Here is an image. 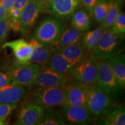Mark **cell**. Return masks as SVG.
Listing matches in <instances>:
<instances>
[{"mask_svg":"<svg viewBox=\"0 0 125 125\" xmlns=\"http://www.w3.org/2000/svg\"><path fill=\"white\" fill-rule=\"evenodd\" d=\"M98 123L105 125H125V109L124 104L114 103L100 115Z\"/></svg>","mask_w":125,"mask_h":125,"instance_id":"cell-14","label":"cell"},{"mask_svg":"<svg viewBox=\"0 0 125 125\" xmlns=\"http://www.w3.org/2000/svg\"><path fill=\"white\" fill-rule=\"evenodd\" d=\"M26 86L9 83L0 87V104H17L27 93Z\"/></svg>","mask_w":125,"mask_h":125,"instance_id":"cell-17","label":"cell"},{"mask_svg":"<svg viewBox=\"0 0 125 125\" xmlns=\"http://www.w3.org/2000/svg\"><path fill=\"white\" fill-rule=\"evenodd\" d=\"M10 24L8 17L0 20V43L5 40L10 30Z\"/></svg>","mask_w":125,"mask_h":125,"instance_id":"cell-29","label":"cell"},{"mask_svg":"<svg viewBox=\"0 0 125 125\" xmlns=\"http://www.w3.org/2000/svg\"><path fill=\"white\" fill-rule=\"evenodd\" d=\"M66 125L62 115L58 111L53 108L44 110L40 125Z\"/></svg>","mask_w":125,"mask_h":125,"instance_id":"cell-25","label":"cell"},{"mask_svg":"<svg viewBox=\"0 0 125 125\" xmlns=\"http://www.w3.org/2000/svg\"><path fill=\"white\" fill-rule=\"evenodd\" d=\"M104 27L101 25L93 30L88 31L83 34L82 36V43L89 52L93 51L104 31Z\"/></svg>","mask_w":125,"mask_h":125,"instance_id":"cell-24","label":"cell"},{"mask_svg":"<svg viewBox=\"0 0 125 125\" xmlns=\"http://www.w3.org/2000/svg\"><path fill=\"white\" fill-rule=\"evenodd\" d=\"M108 8V1L107 0H100L99 2L94 7L92 14L97 23H101L103 22L107 15Z\"/></svg>","mask_w":125,"mask_h":125,"instance_id":"cell-26","label":"cell"},{"mask_svg":"<svg viewBox=\"0 0 125 125\" xmlns=\"http://www.w3.org/2000/svg\"><path fill=\"white\" fill-rule=\"evenodd\" d=\"M121 1L119 0H111L108 1V8L105 19L101 23L104 29L111 27L121 10Z\"/></svg>","mask_w":125,"mask_h":125,"instance_id":"cell-23","label":"cell"},{"mask_svg":"<svg viewBox=\"0 0 125 125\" xmlns=\"http://www.w3.org/2000/svg\"><path fill=\"white\" fill-rule=\"evenodd\" d=\"M123 38L110 28L105 29L92 53L98 61L107 60L121 53V43Z\"/></svg>","mask_w":125,"mask_h":125,"instance_id":"cell-3","label":"cell"},{"mask_svg":"<svg viewBox=\"0 0 125 125\" xmlns=\"http://www.w3.org/2000/svg\"><path fill=\"white\" fill-rule=\"evenodd\" d=\"M96 85L105 92L112 100H116L121 96L123 89L117 82L109 59L98 62Z\"/></svg>","mask_w":125,"mask_h":125,"instance_id":"cell-5","label":"cell"},{"mask_svg":"<svg viewBox=\"0 0 125 125\" xmlns=\"http://www.w3.org/2000/svg\"><path fill=\"white\" fill-rule=\"evenodd\" d=\"M28 101L40 105L44 110L64 105L65 94L63 86L35 89Z\"/></svg>","mask_w":125,"mask_h":125,"instance_id":"cell-4","label":"cell"},{"mask_svg":"<svg viewBox=\"0 0 125 125\" xmlns=\"http://www.w3.org/2000/svg\"><path fill=\"white\" fill-rule=\"evenodd\" d=\"M113 73L118 85L123 89L125 87V57L120 53L108 59Z\"/></svg>","mask_w":125,"mask_h":125,"instance_id":"cell-20","label":"cell"},{"mask_svg":"<svg viewBox=\"0 0 125 125\" xmlns=\"http://www.w3.org/2000/svg\"><path fill=\"white\" fill-rule=\"evenodd\" d=\"M100 0H80V4L86 10L89 12V13H91L94 7L99 2Z\"/></svg>","mask_w":125,"mask_h":125,"instance_id":"cell-30","label":"cell"},{"mask_svg":"<svg viewBox=\"0 0 125 125\" xmlns=\"http://www.w3.org/2000/svg\"><path fill=\"white\" fill-rule=\"evenodd\" d=\"M86 108L94 115L99 116L114 100L97 85L86 86Z\"/></svg>","mask_w":125,"mask_h":125,"instance_id":"cell-7","label":"cell"},{"mask_svg":"<svg viewBox=\"0 0 125 125\" xmlns=\"http://www.w3.org/2000/svg\"><path fill=\"white\" fill-rule=\"evenodd\" d=\"M42 69L43 66L38 64L31 62L20 64L17 62L16 64L9 69L7 74L10 77V83L28 86L32 83Z\"/></svg>","mask_w":125,"mask_h":125,"instance_id":"cell-6","label":"cell"},{"mask_svg":"<svg viewBox=\"0 0 125 125\" xmlns=\"http://www.w3.org/2000/svg\"><path fill=\"white\" fill-rule=\"evenodd\" d=\"M8 123H7V121H4V120L0 119V125H7Z\"/></svg>","mask_w":125,"mask_h":125,"instance_id":"cell-36","label":"cell"},{"mask_svg":"<svg viewBox=\"0 0 125 125\" xmlns=\"http://www.w3.org/2000/svg\"><path fill=\"white\" fill-rule=\"evenodd\" d=\"M29 43L32 48V55L30 62L38 64L43 67L48 64L52 53V49L41 45L34 38L31 39Z\"/></svg>","mask_w":125,"mask_h":125,"instance_id":"cell-18","label":"cell"},{"mask_svg":"<svg viewBox=\"0 0 125 125\" xmlns=\"http://www.w3.org/2000/svg\"><path fill=\"white\" fill-rule=\"evenodd\" d=\"M98 62L90 52L82 62L71 67L67 73L68 81L79 83L86 86L96 85Z\"/></svg>","mask_w":125,"mask_h":125,"instance_id":"cell-2","label":"cell"},{"mask_svg":"<svg viewBox=\"0 0 125 125\" xmlns=\"http://www.w3.org/2000/svg\"><path fill=\"white\" fill-rule=\"evenodd\" d=\"M52 53L48 61V67L53 71L62 75H67L72 66L56 48H52Z\"/></svg>","mask_w":125,"mask_h":125,"instance_id":"cell-19","label":"cell"},{"mask_svg":"<svg viewBox=\"0 0 125 125\" xmlns=\"http://www.w3.org/2000/svg\"><path fill=\"white\" fill-rule=\"evenodd\" d=\"M68 81L67 75L59 74L50 69L49 67L41 70L30 85L35 89L62 86Z\"/></svg>","mask_w":125,"mask_h":125,"instance_id":"cell-11","label":"cell"},{"mask_svg":"<svg viewBox=\"0 0 125 125\" xmlns=\"http://www.w3.org/2000/svg\"><path fill=\"white\" fill-rule=\"evenodd\" d=\"M44 109L35 103L27 101L23 104L18 112L15 122L18 125H40Z\"/></svg>","mask_w":125,"mask_h":125,"instance_id":"cell-10","label":"cell"},{"mask_svg":"<svg viewBox=\"0 0 125 125\" xmlns=\"http://www.w3.org/2000/svg\"><path fill=\"white\" fill-rule=\"evenodd\" d=\"M1 1L2 2L3 7L4 8L6 13H7L8 17L9 18L10 11H11L12 8H13L15 0H1Z\"/></svg>","mask_w":125,"mask_h":125,"instance_id":"cell-32","label":"cell"},{"mask_svg":"<svg viewBox=\"0 0 125 125\" xmlns=\"http://www.w3.org/2000/svg\"><path fill=\"white\" fill-rule=\"evenodd\" d=\"M28 1L29 0H15L12 8L20 13H21V11L27 4Z\"/></svg>","mask_w":125,"mask_h":125,"instance_id":"cell-31","label":"cell"},{"mask_svg":"<svg viewBox=\"0 0 125 125\" xmlns=\"http://www.w3.org/2000/svg\"><path fill=\"white\" fill-rule=\"evenodd\" d=\"M60 107L62 119L67 124L88 125L93 121L94 115L87 108L68 105Z\"/></svg>","mask_w":125,"mask_h":125,"instance_id":"cell-8","label":"cell"},{"mask_svg":"<svg viewBox=\"0 0 125 125\" xmlns=\"http://www.w3.org/2000/svg\"><path fill=\"white\" fill-rule=\"evenodd\" d=\"M80 0H50L43 10H46L56 18H68L80 5Z\"/></svg>","mask_w":125,"mask_h":125,"instance_id":"cell-13","label":"cell"},{"mask_svg":"<svg viewBox=\"0 0 125 125\" xmlns=\"http://www.w3.org/2000/svg\"><path fill=\"white\" fill-rule=\"evenodd\" d=\"M115 33L124 37L125 32V14L124 12H119L115 21L109 27Z\"/></svg>","mask_w":125,"mask_h":125,"instance_id":"cell-27","label":"cell"},{"mask_svg":"<svg viewBox=\"0 0 125 125\" xmlns=\"http://www.w3.org/2000/svg\"><path fill=\"white\" fill-rule=\"evenodd\" d=\"M90 25L89 12L84 9L75 11L73 14L71 26L81 32H86L89 30Z\"/></svg>","mask_w":125,"mask_h":125,"instance_id":"cell-22","label":"cell"},{"mask_svg":"<svg viewBox=\"0 0 125 125\" xmlns=\"http://www.w3.org/2000/svg\"><path fill=\"white\" fill-rule=\"evenodd\" d=\"M2 48H10L13 52L17 62L20 64L30 62L32 48L30 43L24 39H18L5 43Z\"/></svg>","mask_w":125,"mask_h":125,"instance_id":"cell-16","label":"cell"},{"mask_svg":"<svg viewBox=\"0 0 125 125\" xmlns=\"http://www.w3.org/2000/svg\"><path fill=\"white\" fill-rule=\"evenodd\" d=\"M16 107V104H0V119L6 121Z\"/></svg>","mask_w":125,"mask_h":125,"instance_id":"cell-28","label":"cell"},{"mask_svg":"<svg viewBox=\"0 0 125 125\" xmlns=\"http://www.w3.org/2000/svg\"><path fill=\"white\" fill-rule=\"evenodd\" d=\"M8 17L7 15V13H6L5 10L4 8L3 7V5L2 4V2L0 0V20L2 19L5 17Z\"/></svg>","mask_w":125,"mask_h":125,"instance_id":"cell-34","label":"cell"},{"mask_svg":"<svg viewBox=\"0 0 125 125\" xmlns=\"http://www.w3.org/2000/svg\"><path fill=\"white\" fill-rule=\"evenodd\" d=\"M64 29V24L57 18L47 17L34 28L32 37L41 45L52 49L60 39Z\"/></svg>","mask_w":125,"mask_h":125,"instance_id":"cell-1","label":"cell"},{"mask_svg":"<svg viewBox=\"0 0 125 125\" xmlns=\"http://www.w3.org/2000/svg\"><path fill=\"white\" fill-rule=\"evenodd\" d=\"M34 1H36V2H38L39 3H41V4L43 5V9H44L46 5L49 2L50 0H34Z\"/></svg>","mask_w":125,"mask_h":125,"instance_id":"cell-35","label":"cell"},{"mask_svg":"<svg viewBox=\"0 0 125 125\" xmlns=\"http://www.w3.org/2000/svg\"><path fill=\"white\" fill-rule=\"evenodd\" d=\"M83 35V32L75 29L74 27L72 26L68 27L64 29L60 36V39L53 47L64 46L79 42L82 41Z\"/></svg>","mask_w":125,"mask_h":125,"instance_id":"cell-21","label":"cell"},{"mask_svg":"<svg viewBox=\"0 0 125 125\" xmlns=\"http://www.w3.org/2000/svg\"><path fill=\"white\" fill-rule=\"evenodd\" d=\"M42 11L43 7L41 3L34 0H29L21 11L19 31L24 35L29 34L35 24L40 13Z\"/></svg>","mask_w":125,"mask_h":125,"instance_id":"cell-9","label":"cell"},{"mask_svg":"<svg viewBox=\"0 0 125 125\" xmlns=\"http://www.w3.org/2000/svg\"><path fill=\"white\" fill-rule=\"evenodd\" d=\"M10 79L7 73H0V87L10 83Z\"/></svg>","mask_w":125,"mask_h":125,"instance_id":"cell-33","label":"cell"},{"mask_svg":"<svg viewBox=\"0 0 125 125\" xmlns=\"http://www.w3.org/2000/svg\"><path fill=\"white\" fill-rule=\"evenodd\" d=\"M53 48H56L59 50L60 54L72 67L82 62L90 52L81 41L64 46Z\"/></svg>","mask_w":125,"mask_h":125,"instance_id":"cell-15","label":"cell"},{"mask_svg":"<svg viewBox=\"0 0 125 125\" xmlns=\"http://www.w3.org/2000/svg\"><path fill=\"white\" fill-rule=\"evenodd\" d=\"M65 94L64 105L86 108V86L79 83L68 81L63 85Z\"/></svg>","mask_w":125,"mask_h":125,"instance_id":"cell-12","label":"cell"}]
</instances>
